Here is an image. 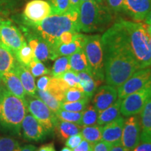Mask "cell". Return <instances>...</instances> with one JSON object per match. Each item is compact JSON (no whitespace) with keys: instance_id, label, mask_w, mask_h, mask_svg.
Returning a JSON list of instances; mask_svg holds the SVG:
<instances>
[{"instance_id":"3","label":"cell","mask_w":151,"mask_h":151,"mask_svg":"<svg viewBox=\"0 0 151 151\" xmlns=\"http://www.w3.org/2000/svg\"><path fill=\"white\" fill-rule=\"evenodd\" d=\"M24 99L4 88L0 90V122L5 129L20 134L22 120L27 113Z\"/></svg>"},{"instance_id":"54","label":"cell","mask_w":151,"mask_h":151,"mask_svg":"<svg viewBox=\"0 0 151 151\" xmlns=\"http://www.w3.org/2000/svg\"><path fill=\"white\" fill-rule=\"evenodd\" d=\"M61 151H73L72 149L68 148V147H65V148H63L61 150Z\"/></svg>"},{"instance_id":"2","label":"cell","mask_w":151,"mask_h":151,"mask_svg":"<svg viewBox=\"0 0 151 151\" xmlns=\"http://www.w3.org/2000/svg\"><path fill=\"white\" fill-rule=\"evenodd\" d=\"M25 24L26 27L48 43L56 57L55 50L59 46L58 41L60 36L65 32H81L78 24V12L76 11H70L62 15L51 14L37 24Z\"/></svg>"},{"instance_id":"4","label":"cell","mask_w":151,"mask_h":151,"mask_svg":"<svg viewBox=\"0 0 151 151\" xmlns=\"http://www.w3.org/2000/svg\"><path fill=\"white\" fill-rule=\"evenodd\" d=\"M120 21L127 33L132 50L141 69L151 67L149 34L147 32L146 24L124 20Z\"/></svg>"},{"instance_id":"40","label":"cell","mask_w":151,"mask_h":151,"mask_svg":"<svg viewBox=\"0 0 151 151\" xmlns=\"http://www.w3.org/2000/svg\"><path fill=\"white\" fill-rule=\"evenodd\" d=\"M83 139V138L80 132V133L71 136V137L67 139V140L65 141V145L68 148L73 149L80 144V143L82 141Z\"/></svg>"},{"instance_id":"28","label":"cell","mask_w":151,"mask_h":151,"mask_svg":"<svg viewBox=\"0 0 151 151\" xmlns=\"http://www.w3.org/2000/svg\"><path fill=\"white\" fill-rule=\"evenodd\" d=\"M101 128L102 126L100 125L83 127L81 134L85 140L94 144L101 140Z\"/></svg>"},{"instance_id":"16","label":"cell","mask_w":151,"mask_h":151,"mask_svg":"<svg viewBox=\"0 0 151 151\" xmlns=\"http://www.w3.org/2000/svg\"><path fill=\"white\" fill-rule=\"evenodd\" d=\"M151 10V0H124L122 11L134 20H144Z\"/></svg>"},{"instance_id":"59","label":"cell","mask_w":151,"mask_h":151,"mask_svg":"<svg viewBox=\"0 0 151 151\" xmlns=\"http://www.w3.org/2000/svg\"><path fill=\"white\" fill-rule=\"evenodd\" d=\"M0 21H1V20H0Z\"/></svg>"},{"instance_id":"10","label":"cell","mask_w":151,"mask_h":151,"mask_svg":"<svg viewBox=\"0 0 151 151\" xmlns=\"http://www.w3.org/2000/svg\"><path fill=\"white\" fill-rule=\"evenodd\" d=\"M150 80L151 67L139 69L117 89L118 97L120 99H123L129 94L143 88Z\"/></svg>"},{"instance_id":"21","label":"cell","mask_w":151,"mask_h":151,"mask_svg":"<svg viewBox=\"0 0 151 151\" xmlns=\"http://www.w3.org/2000/svg\"><path fill=\"white\" fill-rule=\"evenodd\" d=\"M77 74L80 81L81 88H82L83 91L85 92L87 97L91 99L95 93L98 86H100L102 83L94 79L91 73L87 71L77 73Z\"/></svg>"},{"instance_id":"53","label":"cell","mask_w":151,"mask_h":151,"mask_svg":"<svg viewBox=\"0 0 151 151\" xmlns=\"http://www.w3.org/2000/svg\"><path fill=\"white\" fill-rule=\"evenodd\" d=\"M145 24H146V23H145ZM146 27L147 32H148L149 35H150V37H151V25H148V24H146Z\"/></svg>"},{"instance_id":"6","label":"cell","mask_w":151,"mask_h":151,"mask_svg":"<svg viewBox=\"0 0 151 151\" xmlns=\"http://www.w3.org/2000/svg\"><path fill=\"white\" fill-rule=\"evenodd\" d=\"M83 50L88 60L90 73L94 79L103 83L105 80V75L101 36L86 35Z\"/></svg>"},{"instance_id":"11","label":"cell","mask_w":151,"mask_h":151,"mask_svg":"<svg viewBox=\"0 0 151 151\" xmlns=\"http://www.w3.org/2000/svg\"><path fill=\"white\" fill-rule=\"evenodd\" d=\"M141 124L139 114L127 117L124 120L121 143L124 148L132 151L141 142Z\"/></svg>"},{"instance_id":"27","label":"cell","mask_w":151,"mask_h":151,"mask_svg":"<svg viewBox=\"0 0 151 151\" xmlns=\"http://www.w3.org/2000/svg\"><path fill=\"white\" fill-rule=\"evenodd\" d=\"M69 88L67 83L60 78L52 77L49 82L47 91L50 92L57 99L62 102L65 97V92Z\"/></svg>"},{"instance_id":"8","label":"cell","mask_w":151,"mask_h":151,"mask_svg":"<svg viewBox=\"0 0 151 151\" xmlns=\"http://www.w3.org/2000/svg\"><path fill=\"white\" fill-rule=\"evenodd\" d=\"M150 97L151 80L141 89L129 94L122 99L120 113L124 117L139 114Z\"/></svg>"},{"instance_id":"5","label":"cell","mask_w":151,"mask_h":151,"mask_svg":"<svg viewBox=\"0 0 151 151\" xmlns=\"http://www.w3.org/2000/svg\"><path fill=\"white\" fill-rule=\"evenodd\" d=\"M108 7L96 1L81 2L78 11V24L81 32L86 33L103 30L111 20Z\"/></svg>"},{"instance_id":"15","label":"cell","mask_w":151,"mask_h":151,"mask_svg":"<svg viewBox=\"0 0 151 151\" xmlns=\"http://www.w3.org/2000/svg\"><path fill=\"white\" fill-rule=\"evenodd\" d=\"M118 99V90L114 87L105 85L96 90L92 97V104L98 113L105 110Z\"/></svg>"},{"instance_id":"46","label":"cell","mask_w":151,"mask_h":151,"mask_svg":"<svg viewBox=\"0 0 151 151\" xmlns=\"http://www.w3.org/2000/svg\"><path fill=\"white\" fill-rule=\"evenodd\" d=\"M132 151H151V142H140Z\"/></svg>"},{"instance_id":"29","label":"cell","mask_w":151,"mask_h":151,"mask_svg":"<svg viewBox=\"0 0 151 151\" xmlns=\"http://www.w3.org/2000/svg\"><path fill=\"white\" fill-rule=\"evenodd\" d=\"M70 69L69 56H60L55 59L52 70L50 71V75L52 76V77L58 78L66 71Z\"/></svg>"},{"instance_id":"18","label":"cell","mask_w":151,"mask_h":151,"mask_svg":"<svg viewBox=\"0 0 151 151\" xmlns=\"http://www.w3.org/2000/svg\"><path fill=\"white\" fill-rule=\"evenodd\" d=\"M13 71L18 76L21 81L24 91L27 95H35L37 86L35 84V77L32 74L29 69L20 62L16 61Z\"/></svg>"},{"instance_id":"13","label":"cell","mask_w":151,"mask_h":151,"mask_svg":"<svg viewBox=\"0 0 151 151\" xmlns=\"http://www.w3.org/2000/svg\"><path fill=\"white\" fill-rule=\"evenodd\" d=\"M24 35L27 37L28 45L32 50L36 59L41 62H46L48 60H54L57 57L50 47L42 38L29 29L27 27H23Z\"/></svg>"},{"instance_id":"58","label":"cell","mask_w":151,"mask_h":151,"mask_svg":"<svg viewBox=\"0 0 151 151\" xmlns=\"http://www.w3.org/2000/svg\"><path fill=\"white\" fill-rule=\"evenodd\" d=\"M0 45H1V41H0Z\"/></svg>"},{"instance_id":"32","label":"cell","mask_w":151,"mask_h":151,"mask_svg":"<svg viewBox=\"0 0 151 151\" xmlns=\"http://www.w3.org/2000/svg\"><path fill=\"white\" fill-rule=\"evenodd\" d=\"M35 95L41 100H42L43 102L48 106V108L51 109L55 113L61 108V102L48 91L37 89Z\"/></svg>"},{"instance_id":"19","label":"cell","mask_w":151,"mask_h":151,"mask_svg":"<svg viewBox=\"0 0 151 151\" xmlns=\"http://www.w3.org/2000/svg\"><path fill=\"white\" fill-rule=\"evenodd\" d=\"M140 113L141 141L151 142V97L147 101Z\"/></svg>"},{"instance_id":"47","label":"cell","mask_w":151,"mask_h":151,"mask_svg":"<svg viewBox=\"0 0 151 151\" xmlns=\"http://www.w3.org/2000/svg\"><path fill=\"white\" fill-rule=\"evenodd\" d=\"M69 3H70L71 11L78 12L81 4V0H69Z\"/></svg>"},{"instance_id":"49","label":"cell","mask_w":151,"mask_h":151,"mask_svg":"<svg viewBox=\"0 0 151 151\" xmlns=\"http://www.w3.org/2000/svg\"><path fill=\"white\" fill-rule=\"evenodd\" d=\"M37 151H55L53 143H48L41 146Z\"/></svg>"},{"instance_id":"14","label":"cell","mask_w":151,"mask_h":151,"mask_svg":"<svg viewBox=\"0 0 151 151\" xmlns=\"http://www.w3.org/2000/svg\"><path fill=\"white\" fill-rule=\"evenodd\" d=\"M24 139L30 141H41L46 138L47 132L42 124L30 113H27L21 124Z\"/></svg>"},{"instance_id":"56","label":"cell","mask_w":151,"mask_h":151,"mask_svg":"<svg viewBox=\"0 0 151 151\" xmlns=\"http://www.w3.org/2000/svg\"><path fill=\"white\" fill-rule=\"evenodd\" d=\"M149 46H150V51H151V37L149 35Z\"/></svg>"},{"instance_id":"50","label":"cell","mask_w":151,"mask_h":151,"mask_svg":"<svg viewBox=\"0 0 151 151\" xmlns=\"http://www.w3.org/2000/svg\"><path fill=\"white\" fill-rule=\"evenodd\" d=\"M36 150H37L36 146L31 144H28L22 147H20L17 151H36Z\"/></svg>"},{"instance_id":"42","label":"cell","mask_w":151,"mask_h":151,"mask_svg":"<svg viewBox=\"0 0 151 151\" xmlns=\"http://www.w3.org/2000/svg\"><path fill=\"white\" fill-rule=\"evenodd\" d=\"M124 0H106L109 10L114 13H119L122 11Z\"/></svg>"},{"instance_id":"24","label":"cell","mask_w":151,"mask_h":151,"mask_svg":"<svg viewBox=\"0 0 151 151\" xmlns=\"http://www.w3.org/2000/svg\"><path fill=\"white\" fill-rule=\"evenodd\" d=\"M82 127L78 124L70 122L60 121L57 122L54 131L56 132L57 136L62 141H66L71 136L80 133Z\"/></svg>"},{"instance_id":"34","label":"cell","mask_w":151,"mask_h":151,"mask_svg":"<svg viewBox=\"0 0 151 151\" xmlns=\"http://www.w3.org/2000/svg\"><path fill=\"white\" fill-rule=\"evenodd\" d=\"M82 113L83 112H73L60 109L55 113V116L60 121L70 122L78 124L82 117Z\"/></svg>"},{"instance_id":"43","label":"cell","mask_w":151,"mask_h":151,"mask_svg":"<svg viewBox=\"0 0 151 151\" xmlns=\"http://www.w3.org/2000/svg\"><path fill=\"white\" fill-rule=\"evenodd\" d=\"M52 76H50L43 75L41 78L38 79L37 83V89L43 90V91H47L48 90V87L49 82H50V79H51Z\"/></svg>"},{"instance_id":"35","label":"cell","mask_w":151,"mask_h":151,"mask_svg":"<svg viewBox=\"0 0 151 151\" xmlns=\"http://www.w3.org/2000/svg\"><path fill=\"white\" fill-rule=\"evenodd\" d=\"M52 9V14L62 15L71 11L69 0H49Z\"/></svg>"},{"instance_id":"52","label":"cell","mask_w":151,"mask_h":151,"mask_svg":"<svg viewBox=\"0 0 151 151\" xmlns=\"http://www.w3.org/2000/svg\"><path fill=\"white\" fill-rule=\"evenodd\" d=\"M145 23L146 24H148V25H151V10L150 11V12L148 13L147 16L145 18Z\"/></svg>"},{"instance_id":"51","label":"cell","mask_w":151,"mask_h":151,"mask_svg":"<svg viewBox=\"0 0 151 151\" xmlns=\"http://www.w3.org/2000/svg\"><path fill=\"white\" fill-rule=\"evenodd\" d=\"M18 0H0V6H7L16 2Z\"/></svg>"},{"instance_id":"22","label":"cell","mask_w":151,"mask_h":151,"mask_svg":"<svg viewBox=\"0 0 151 151\" xmlns=\"http://www.w3.org/2000/svg\"><path fill=\"white\" fill-rule=\"evenodd\" d=\"M86 36L79 32L72 42L68 44H60L55 50L57 57L70 56L80 49L83 48Z\"/></svg>"},{"instance_id":"26","label":"cell","mask_w":151,"mask_h":151,"mask_svg":"<svg viewBox=\"0 0 151 151\" xmlns=\"http://www.w3.org/2000/svg\"><path fill=\"white\" fill-rule=\"evenodd\" d=\"M69 63L71 70L75 72L79 73L82 71H87L90 73L88 60L83 48L80 49L69 56Z\"/></svg>"},{"instance_id":"23","label":"cell","mask_w":151,"mask_h":151,"mask_svg":"<svg viewBox=\"0 0 151 151\" xmlns=\"http://www.w3.org/2000/svg\"><path fill=\"white\" fill-rule=\"evenodd\" d=\"M122 99L118 98L114 103L105 110L99 113L97 124L104 126L109 122L113 121L120 116V105Z\"/></svg>"},{"instance_id":"30","label":"cell","mask_w":151,"mask_h":151,"mask_svg":"<svg viewBox=\"0 0 151 151\" xmlns=\"http://www.w3.org/2000/svg\"><path fill=\"white\" fill-rule=\"evenodd\" d=\"M99 113L96 110L93 105H88V106L83 111L82 117L79 125L81 127L93 126L97 123Z\"/></svg>"},{"instance_id":"33","label":"cell","mask_w":151,"mask_h":151,"mask_svg":"<svg viewBox=\"0 0 151 151\" xmlns=\"http://www.w3.org/2000/svg\"><path fill=\"white\" fill-rule=\"evenodd\" d=\"M90 101V98H86L76 101L61 102L60 109L68 111H73V112H83L88 106Z\"/></svg>"},{"instance_id":"41","label":"cell","mask_w":151,"mask_h":151,"mask_svg":"<svg viewBox=\"0 0 151 151\" xmlns=\"http://www.w3.org/2000/svg\"><path fill=\"white\" fill-rule=\"evenodd\" d=\"M78 33L79 32H64L59 38V41H58L59 46L60 44H68V43L72 42L75 39V38L76 37Z\"/></svg>"},{"instance_id":"17","label":"cell","mask_w":151,"mask_h":151,"mask_svg":"<svg viewBox=\"0 0 151 151\" xmlns=\"http://www.w3.org/2000/svg\"><path fill=\"white\" fill-rule=\"evenodd\" d=\"M124 122L123 116H120L113 121L102 126L101 139L111 146L121 143Z\"/></svg>"},{"instance_id":"12","label":"cell","mask_w":151,"mask_h":151,"mask_svg":"<svg viewBox=\"0 0 151 151\" xmlns=\"http://www.w3.org/2000/svg\"><path fill=\"white\" fill-rule=\"evenodd\" d=\"M52 14L50 4L46 0H31L23 11L24 24H37Z\"/></svg>"},{"instance_id":"45","label":"cell","mask_w":151,"mask_h":151,"mask_svg":"<svg viewBox=\"0 0 151 151\" xmlns=\"http://www.w3.org/2000/svg\"><path fill=\"white\" fill-rule=\"evenodd\" d=\"M72 150L73 151H92V144L88 141L83 139L80 144Z\"/></svg>"},{"instance_id":"31","label":"cell","mask_w":151,"mask_h":151,"mask_svg":"<svg viewBox=\"0 0 151 151\" xmlns=\"http://www.w3.org/2000/svg\"><path fill=\"white\" fill-rule=\"evenodd\" d=\"M14 55L17 61L27 68L29 65L30 62L35 58L32 50L27 42L24 43L21 48L16 52H15Z\"/></svg>"},{"instance_id":"44","label":"cell","mask_w":151,"mask_h":151,"mask_svg":"<svg viewBox=\"0 0 151 151\" xmlns=\"http://www.w3.org/2000/svg\"><path fill=\"white\" fill-rule=\"evenodd\" d=\"M111 147V144L101 140L92 144V151H110Z\"/></svg>"},{"instance_id":"9","label":"cell","mask_w":151,"mask_h":151,"mask_svg":"<svg viewBox=\"0 0 151 151\" xmlns=\"http://www.w3.org/2000/svg\"><path fill=\"white\" fill-rule=\"evenodd\" d=\"M0 41L14 53L26 42L20 30L9 20L0 21Z\"/></svg>"},{"instance_id":"37","label":"cell","mask_w":151,"mask_h":151,"mask_svg":"<svg viewBox=\"0 0 151 151\" xmlns=\"http://www.w3.org/2000/svg\"><path fill=\"white\" fill-rule=\"evenodd\" d=\"M89 98L87 97L82 89L78 88H69L65 92V97L62 102H71Z\"/></svg>"},{"instance_id":"48","label":"cell","mask_w":151,"mask_h":151,"mask_svg":"<svg viewBox=\"0 0 151 151\" xmlns=\"http://www.w3.org/2000/svg\"><path fill=\"white\" fill-rule=\"evenodd\" d=\"M110 151H130L122 146L121 143H116V144L111 146Z\"/></svg>"},{"instance_id":"1","label":"cell","mask_w":151,"mask_h":151,"mask_svg":"<svg viewBox=\"0 0 151 151\" xmlns=\"http://www.w3.org/2000/svg\"><path fill=\"white\" fill-rule=\"evenodd\" d=\"M105 80L118 89L141 69L120 20L113 24L101 37Z\"/></svg>"},{"instance_id":"7","label":"cell","mask_w":151,"mask_h":151,"mask_svg":"<svg viewBox=\"0 0 151 151\" xmlns=\"http://www.w3.org/2000/svg\"><path fill=\"white\" fill-rule=\"evenodd\" d=\"M27 110L44 127L47 134L54 131L58 119L55 113L36 95H27L24 97Z\"/></svg>"},{"instance_id":"38","label":"cell","mask_w":151,"mask_h":151,"mask_svg":"<svg viewBox=\"0 0 151 151\" xmlns=\"http://www.w3.org/2000/svg\"><path fill=\"white\" fill-rule=\"evenodd\" d=\"M58 78H62V80L65 81L68 86H69V88H78L82 89L81 88L80 81H79L78 74L76 72L71 70V69L66 71L65 73H64Z\"/></svg>"},{"instance_id":"39","label":"cell","mask_w":151,"mask_h":151,"mask_svg":"<svg viewBox=\"0 0 151 151\" xmlns=\"http://www.w3.org/2000/svg\"><path fill=\"white\" fill-rule=\"evenodd\" d=\"M20 148L16 139L11 137L0 138V151H17Z\"/></svg>"},{"instance_id":"55","label":"cell","mask_w":151,"mask_h":151,"mask_svg":"<svg viewBox=\"0 0 151 151\" xmlns=\"http://www.w3.org/2000/svg\"><path fill=\"white\" fill-rule=\"evenodd\" d=\"M96 1L97 2L101 3V0H81V3L83 2V1Z\"/></svg>"},{"instance_id":"20","label":"cell","mask_w":151,"mask_h":151,"mask_svg":"<svg viewBox=\"0 0 151 151\" xmlns=\"http://www.w3.org/2000/svg\"><path fill=\"white\" fill-rule=\"evenodd\" d=\"M1 81L6 87V89L15 96L24 99L26 92L18 76L13 71L6 72L1 76Z\"/></svg>"},{"instance_id":"36","label":"cell","mask_w":151,"mask_h":151,"mask_svg":"<svg viewBox=\"0 0 151 151\" xmlns=\"http://www.w3.org/2000/svg\"><path fill=\"white\" fill-rule=\"evenodd\" d=\"M27 69H29L34 77H39L41 76L50 74V71L47 68L41 61H39L35 58L30 62Z\"/></svg>"},{"instance_id":"57","label":"cell","mask_w":151,"mask_h":151,"mask_svg":"<svg viewBox=\"0 0 151 151\" xmlns=\"http://www.w3.org/2000/svg\"><path fill=\"white\" fill-rule=\"evenodd\" d=\"M1 77H0V84H1Z\"/></svg>"},{"instance_id":"25","label":"cell","mask_w":151,"mask_h":151,"mask_svg":"<svg viewBox=\"0 0 151 151\" xmlns=\"http://www.w3.org/2000/svg\"><path fill=\"white\" fill-rule=\"evenodd\" d=\"M16 58L15 55L10 49L0 45V77L4 73L12 71L16 63Z\"/></svg>"}]
</instances>
